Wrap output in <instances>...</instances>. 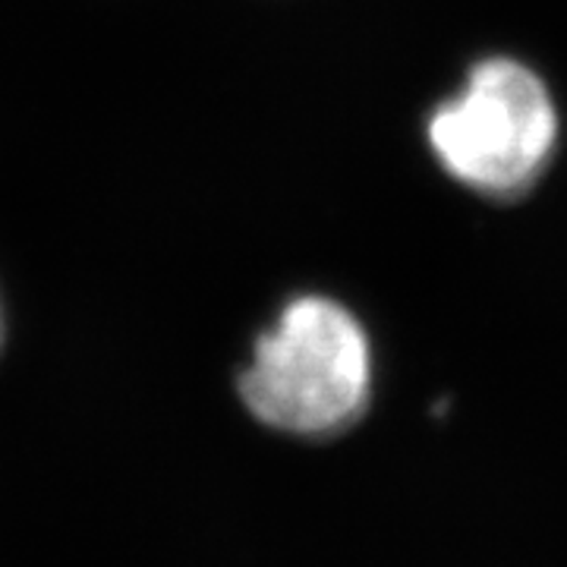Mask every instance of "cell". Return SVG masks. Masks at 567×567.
Segmentation results:
<instances>
[{
  "mask_svg": "<svg viewBox=\"0 0 567 567\" xmlns=\"http://www.w3.org/2000/svg\"><path fill=\"white\" fill-rule=\"evenodd\" d=\"M0 338H3V316H0Z\"/></svg>",
  "mask_w": 567,
  "mask_h": 567,
  "instance_id": "obj_3",
  "label": "cell"
},
{
  "mask_svg": "<svg viewBox=\"0 0 567 567\" xmlns=\"http://www.w3.org/2000/svg\"><path fill=\"white\" fill-rule=\"evenodd\" d=\"M372 344L344 303L303 293L265 328L240 372V398L259 423L293 435H331L372 398Z\"/></svg>",
  "mask_w": 567,
  "mask_h": 567,
  "instance_id": "obj_1",
  "label": "cell"
},
{
  "mask_svg": "<svg viewBox=\"0 0 567 567\" xmlns=\"http://www.w3.org/2000/svg\"><path fill=\"white\" fill-rule=\"evenodd\" d=\"M425 140L447 177L488 199H517L555 155L558 107L527 63L486 58L429 114Z\"/></svg>",
  "mask_w": 567,
  "mask_h": 567,
  "instance_id": "obj_2",
  "label": "cell"
}]
</instances>
